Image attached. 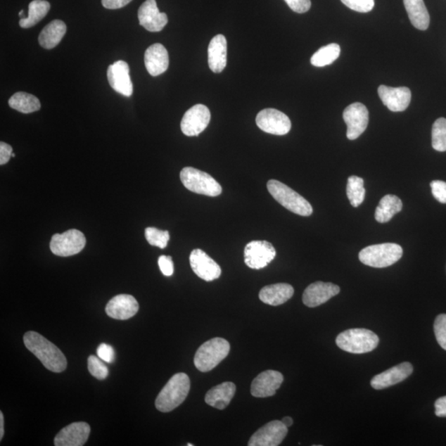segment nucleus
Segmentation results:
<instances>
[{
	"label": "nucleus",
	"instance_id": "1",
	"mask_svg": "<svg viewBox=\"0 0 446 446\" xmlns=\"http://www.w3.org/2000/svg\"><path fill=\"white\" fill-rule=\"evenodd\" d=\"M23 341L27 350L50 371L60 373L68 367V360L61 350L37 332H27Z\"/></svg>",
	"mask_w": 446,
	"mask_h": 446
},
{
	"label": "nucleus",
	"instance_id": "2",
	"mask_svg": "<svg viewBox=\"0 0 446 446\" xmlns=\"http://www.w3.org/2000/svg\"><path fill=\"white\" fill-rule=\"evenodd\" d=\"M191 390L186 374L179 373L170 379L155 400V407L163 412H172L184 402Z\"/></svg>",
	"mask_w": 446,
	"mask_h": 446
},
{
	"label": "nucleus",
	"instance_id": "3",
	"mask_svg": "<svg viewBox=\"0 0 446 446\" xmlns=\"http://www.w3.org/2000/svg\"><path fill=\"white\" fill-rule=\"evenodd\" d=\"M336 343L340 349L346 352L364 354L376 349L379 339L371 331L355 329L341 332L336 338Z\"/></svg>",
	"mask_w": 446,
	"mask_h": 446
},
{
	"label": "nucleus",
	"instance_id": "4",
	"mask_svg": "<svg viewBox=\"0 0 446 446\" xmlns=\"http://www.w3.org/2000/svg\"><path fill=\"white\" fill-rule=\"evenodd\" d=\"M268 191L272 197L286 210L298 215H312V207L305 198L278 180L272 179L267 183Z\"/></svg>",
	"mask_w": 446,
	"mask_h": 446
},
{
	"label": "nucleus",
	"instance_id": "5",
	"mask_svg": "<svg viewBox=\"0 0 446 446\" xmlns=\"http://www.w3.org/2000/svg\"><path fill=\"white\" fill-rule=\"evenodd\" d=\"M230 349V344L225 339L216 338L208 340L198 349L194 364L199 371H211L229 355Z\"/></svg>",
	"mask_w": 446,
	"mask_h": 446
},
{
	"label": "nucleus",
	"instance_id": "6",
	"mask_svg": "<svg viewBox=\"0 0 446 446\" xmlns=\"http://www.w3.org/2000/svg\"><path fill=\"white\" fill-rule=\"evenodd\" d=\"M402 246L395 243H383L367 246L360 250L359 259L364 265L374 268H386L402 258Z\"/></svg>",
	"mask_w": 446,
	"mask_h": 446
},
{
	"label": "nucleus",
	"instance_id": "7",
	"mask_svg": "<svg viewBox=\"0 0 446 446\" xmlns=\"http://www.w3.org/2000/svg\"><path fill=\"white\" fill-rule=\"evenodd\" d=\"M180 179L189 191L210 197H217L222 192V186L210 174L196 168L185 167L180 172Z\"/></svg>",
	"mask_w": 446,
	"mask_h": 446
},
{
	"label": "nucleus",
	"instance_id": "8",
	"mask_svg": "<svg viewBox=\"0 0 446 446\" xmlns=\"http://www.w3.org/2000/svg\"><path fill=\"white\" fill-rule=\"evenodd\" d=\"M85 244L87 238L82 232L70 229L52 236L50 248L54 255L68 257L79 253L84 248Z\"/></svg>",
	"mask_w": 446,
	"mask_h": 446
},
{
	"label": "nucleus",
	"instance_id": "9",
	"mask_svg": "<svg viewBox=\"0 0 446 446\" xmlns=\"http://www.w3.org/2000/svg\"><path fill=\"white\" fill-rule=\"evenodd\" d=\"M255 121L260 129L277 136L288 134L292 127L289 117L274 108H267L260 111Z\"/></svg>",
	"mask_w": 446,
	"mask_h": 446
},
{
	"label": "nucleus",
	"instance_id": "10",
	"mask_svg": "<svg viewBox=\"0 0 446 446\" xmlns=\"http://www.w3.org/2000/svg\"><path fill=\"white\" fill-rule=\"evenodd\" d=\"M276 256L273 245L265 241H250L244 250L245 263L250 269H260L267 267Z\"/></svg>",
	"mask_w": 446,
	"mask_h": 446
},
{
	"label": "nucleus",
	"instance_id": "11",
	"mask_svg": "<svg viewBox=\"0 0 446 446\" xmlns=\"http://www.w3.org/2000/svg\"><path fill=\"white\" fill-rule=\"evenodd\" d=\"M210 120V109L203 104H196L184 113L180 127L185 136H196L206 129Z\"/></svg>",
	"mask_w": 446,
	"mask_h": 446
},
{
	"label": "nucleus",
	"instance_id": "12",
	"mask_svg": "<svg viewBox=\"0 0 446 446\" xmlns=\"http://www.w3.org/2000/svg\"><path fill=\"white\" fill-rule=\"evenodd\" d=\"M344 121L348 125L346 136L349 140H355L362 135L368 127L369 111L362 103H354L345 109Z\"/></svg>",
	"mask_w": 446,
	"mask_h": 446
},
{
	"label": "nucleus",
	"instance_id": "13",
	"mask_svg": "<svg viewBox=\"0 0 446 446\" xmlns=\"http://www.w3.org/2000/svg\"><path fill=\"white\" fill-rule=\"evenodd\" d=\"M288 434V427L282 421H272L251 436L249 446H278Z\"/></svg>",
	"mask_w": 446,
	"mask_h": 446
},
{
	"label": "nucleus",
	"instance_id": "14",
	"mask_svg": "<svg viewBox=\"0 0 446 446\" xmlns=\"http://www.w3.org/2000/svg\"><path fill=\"white\" fill-rule=\"evenodd\" d=\"M189 262L193 272L203 281L210 282L221 276L222 269L219 265L200 249L192 251Z\"/></svg>",
	"mask_w": 446,
	"mask_h": 446
},
{
	"label": "nucleus",
	"instance_id": "15",
	"mask_svg": "<svg viewBox=\"0 0 446 446\" xmlns=\"http://www.w3.org/2000/svg\"><path fill=\"white\" fill-rule=\"evenodd\" d=\"M107 75L109 84L116 92L126 97H130L134 93L129 65L125 61L117 60L109 65Z\"/></svg>",
	"mask_w": 446,
	"mask_h": 446
},
{
	"label": "nucleus",
	"instance_id": "16",
	"mask_svg": "<svg viewBox=\"0 0 446 446\" xmlns=\"http://www.w3.org/2000/svg\"><path fill=\"white\" fill-rule=\"evenodd\" d=\"M378 94L384 106L392 112L405 111L411 103V90L407 87L393 88L381 85Z\"/></svg>",
	"mask_w": 446,
	"mask_h": 446
},
{
	"label": "nucleus",
	"instance_id": "17",
	"mask_svg": "<svg viewBox=\"0 0 446 446\" xmlns=\"http://www.w3.org/2000/svg\"><path fill=\"white\" fill-rule=\"evenodd\" d=\"M140 25L149 32H160L168 23V17L160 13L155 0H146L139 11Z\"/></svg>",
	"mask_w": 446,
	"mask_h": 446
},
{
	"label": "nucleus",
	"instance_id": "18",
	"mask_svg": "<svg viewBox=\"0 0 446 446\" xmlns=\"http://www.w3.org/2000/svg\"><path fill=\"white\" fill-rule=\"evenodd\" d=\"M283 376L275 370H267L260 374L251 383L250 393L255 397H272L281 386Z\"/></svg>",
	"mask_w": 446,
	"mask_h": 446
},
{
	"label": "nucleus",
	"instance_id": "19",
	"mask_svg": "<svg viewBox=\"0 0 446 446\" xmlns=\"http://www.w3.org/2000/svg\"><path fill=\"white\" fill-rule=\"evenodd\" d=\"M340 287L332 283L315 282L310 284L302 295V302L310 307H319L340 293Z\"/></svg>",
	"mask_w": 446,
	"mask_h": 446
},
{
	"label": "nucleus",
	"instance_id": "20",
	"mask_svg": "<svg viewBox=\"0 0 446 446\" xmlns=\"http://www.w3.org/2000/svg\"><path fill=\"white\" fill-rule=\"evenodd\" d=\"M90 426L87 422H74L60 430L54 440L56 446H82L89 439Z\"/></svg>",
	"mask_w": 446,
	"mask_h": 446
},
{
	"label": "nucleus",
	"instance_id": "21",
	"mask_svg": "<svg viewBox=\"0 0 446 446\" xmlns=\"http://www.w3.org/2000/svg\"><path fill=\"white\" fill-rule=\"evenodd\" d=\"M139 310V302L134 296L128 294H120L113 298L106 308L108 316L117 320L129 319L135 316Z\"/></svg>",
	"mask_w": 446,
	"mask_h": 446
},
{
	"label": "nucleus",
	"instance_id": "22",
	"mask_svg": "<svg viewBox=\"0 0 446 446\" xmlns=\"http://www.w3.org/2000/svg\"><path fill=\"white\" fill-rule=\"evenodd\" d=\"M414 372V367L410 363L404 362L396 365L381 374H377L371 379V386L376 390L387 388L400 383L409 377Z\"/></svg>",
	"mask_w": 446,
	"mask_h": 446
},
{
	"label": "nucleus",
	"instance_id": "23",
	"mask_svg": "<svg viewBox=\"0 0 446 446\" xmlns=\"http://www.w3.org/2000/svg\"><path fill=\"white\" fill-rule=\"evenodd\" d=\"M144 63L151 77H158L165 73L169 68L170 60L167 50L163 44L151 45L145 52Z\"/></svg>",
	"mask_w": 446,
	"mask_h": 446
},
{
	"label": "nucleus",
	"instance_id": "24",
	"mask_svg": "<svg viewBox=\"0 0 446 446\" xmlns=\"http://www.w3.org/2000/svg\"><path fill=\"white\" fill-rule=\"evenodd\" d=\"M208 65L215 73H221L227 66V42L222 34L213 37L208 46Z\"/></svg>",
	"mask_w": 446,
	"mask_h": 446
},
{
	"label": "nucleus",
	"instance_id": "25",
	"mask_svg": "<svg viewBox=\"0 0 446 446\" xmlns=\"http://www.w3.org/2000/svg\"><path fill=\"white\" fill-rule=\"evenodd\" d=\"M293 293L294 289L291 284L281 283L264 287L259 297L265 305L279 306L291 300Z\"/></svg>",
	"mask_w": 446,
	"mask_h": 446
},
{
	"label": "nucleus",
	"instance_id": "26",
	"mask_svg": "<svg viewBox=\"0 0 446 446\" xmlns=\"http://www.w3.org/2000/svg\"><path fill=\"white\" fill-rule=\"evenodd\" d=\"M236 386L231 382H225L210 389L205 396L207 404L223 410L229 405L236 393Z\"/></svg>",
	"mask_w": 446,
	"mask_h": 446
},
{
	"label": "nucleus",
	"instance_id": "27",
	"mask_svg": "<svg viewBox=\"0 0 446 446\" xmlns=\"http://www.w3.org/2000/svg\"><path fill=\"white\" fill-rule=\"evenodd\" d=\"M412 25L425 31L430 25V15L423 0H403Z\"/></svg>",
	"mask_w": 446,
	"mask_h": 446
},
{
	"label": "nucleus",
	"instance_id": "28",
	"mask_svg": "<svg viewBox=\"0 0 446 446\" xmlns=\"http://www.w3.org/2000/svg\"><path fill=\"white\" fill-rule=\"evenodd\" d=\"M65 32V23L60 20H53L41 32L39 37V44L47 50L54 49L63 40Z\"/></svg>",
	"mask_w": 446,
	"mask_h": 446
},
{
	"label": "nucleus",
	"instance_id": "29",
	"mask_svg": "<svg viewBox=\"0 0 446 446\" xmlns=\"http://www.w3.org/2000/svg\"><path fill=\"white\" fill-rule=\"evenodd\" d=\"M402 210L401 199L392 194L383 197L376 211V219L379 223L390 221L393 216Z\"/></svg>",
	"mask_w": 446,
	"mask_h": 446
},
{
	"label": "nucleus",
	"instance_id": "30",
	"mask_svg": "<svg viewBox=\"0 0 446 446\" xmlns=\"http://www.w3.org/2000/svg\"><path fill=\"white\" fill-rule=\"evenodd\" d=\"M51 4L46 0H33L28 6V17L21 18L20 25L23 28L35 26L49 13Z\"/></svg>",
	"mask_w": 446,
	"mask_h": 446
},
{
	"label": "nucleus",
	"instance_id": "31",
	"mask_svg": "<svg viewBox=\"0 0 446 446\" xmlns=\"http://www.w3.org/2000/svg\"><path fill=\"white\" fill-rule=\"evenodd\" d=\"M9 106L23 113H31L39 111L41 108L39 99L32 94L25 92H18L8 101Z\"/></svg>",
	"mask_w": 446,
	"mask_h": 446
},
{
	"label": "nucleus",
	"instance_id": "32",
	"mask_svg": "<svg viewBox=\"0 0 446 446\" xmlns=\"http://www.w3.org/2000/svg\"><path fill=\"white\" fill-rule=\"evenodd\" d=\"M340 54V47L338 44H331L321 49L312 56L311 63L316 68H324L331 65L338 60Z\"/></svg>",
	"mask_w": 446,
	"mask_h": 446
},
{
	"label": "nucleus",
	"instance_id": "33",
	"mask_svg": "<svg viewBox=\"0 0 446 446\" xmlns=\"http://www.w3.org/2000/svg\"><path fill=\"white\" fill-rule=\"evenodd\" d=\"M346 194L351 205L355 208L359 207L364 200V179L355 175L350 177L348 187H346Z\"/></svg>",
	"mask_w": 446,
	"mask_h": 446
},
{
	"label": "nucleus",
	"instance_id": "34",
	"mask_svg": "<svg viewBox=\"0 0 446 446\" xmlns=\"http://www.w3.org/2000/svg\"><path fill=\"white\" fill-rule=\"evenodd\" d=\"M431 144L435 151H446V118L440 117L434 122L431 132Z\"/></svg>",
	"mask_w": 446,
	"mask_h": 446
},
{
	"label": "nucleus",
	"instance_id": "35",
	"mask_svg": "<svg viewBox=\"0 0 446 446\" xmlns=\"http://www.w3.org/2000/svg\"><path fill=\"white\" fill-rule=\"evenodd\" d=\"M146 239L151 246L164 249L167 246L170 241L168 231H161L155 227H147L145 230Z\"/></svg>",
	"mask_w": 446,
	"mask_h": 446
},
{
	"label": "nucleus",
	"instance_id": "36",
	"mask_svg": "<svg viewBox=\"0 0 446 446\" xmlns=\"http://www.w3.org/2000/svg\"><path fill=\"white\" fill-rule=\"evenodd\" d=\"M103 362L101 358L94 357V355L88 358L89 371L99 381L106 379L108 376V369Z\"/></svg>",
	"mask_w": 446,
	"mask_h": 446
},
{
	"label": "nucleus",
	"instance_id": "37",
	"mask_svg": "<svg viewBox=\"0 0 446 446\" xmlns=\"http://www.w3.org/2000/svg\"><path fill=\"white\" fill-rule=\"evenodd\" d=\"M434 331L436 340L446 350V314H440L436 317Z\"/></svg>",
	"mask_w": 446,
	"mask_h": 446
},
{
	"label": "nucleus",
	"instance_id": "38",
	"mask_svg": "<svg viewBox=\"0 0 446 446\" xmlns=\"http://www.w3.org/2000/svg\"><path fill=\"white\" fill-rule=\"evenodd\" d=\"M346 7L359 13H369L374 7V0H340Z\"/></svg>",
	"mask_w": 446,
	"mask_h": 446
},
{
	"label": "nucleus",
	"instance_id": "39",
	"mask_svg": "<svg viewBox=\"0 0 446 446\" xmlns=\"http://www.w3.org/2000/svg\"><path fill=\"white\" fill-rule=\"evenodd\" d=\"M431 193L440 203H446V183L441 180H434L431 183Z\"/></svg>",
	"mask_w": 446,
	"mask_h": 446
},
{
	"label": "nucleus",
	"instance_id": "40",
	"mask_svg": "<svg viewBox=\"0 0 446 446\" xmlns=\"http://www.w3.org/2000/svg\"><path fill=\"white\" fill-rule=\"evenodd\" d=\"M97 355L103 362L113 363L115 359V351L111 345L101 344L97 349Z\"/></svg>",
	"mask_w": 446,
	"mask_h": 446
},
{
	"label": "nucleus",
	"instance_id": "41",
	"mask_svg": "<svg viewBox=\"0 0 446 446\" xmlns=\"http://www.w3.org/2000/svg\"><path fill=\"white\" fill-rule=\"evenodd\" d=\"M293 12L303 13L310 11L311 0H284Z\"/></svg>",
	"mask_w": 446,
	"mask_h": 446
},
{
	"label": "nucleus",
	"instance_id": "42",
	"mask_svg": "<svg viewBox=\"0 0 446 446\" xmlns=\"http://www.w3.org/2000/svg\"><path fill=\"white\" fill-rule=\"evenodd\" d=\"M160 272L165 276H172L174 274V263L172 258L167 255H161L158 259Z\"/></svg>",
	"mask_w": 446,
	"mask_h": 446
},
{
	"label": "nucleus",
	"instance_id": "43",
	"mask_svg": "<svg viewBox=\"0 0 446 446\" xmlns=\"http://www.w3.org/2000/svg\"><path fill=\"white\" fill-rule=\"evenodd\" d=\"M13 154L11 146L6 142H0V165H4L8 163Z\"/></svg>",
	"mask_w": 446,
	"mask_h": 446
},
{
	"label": "nucleus",
	"instance_id": "44",
	"mask_svg": "<svg viewBox=\"0 0 446 446\" xmlns=\"http://www.w3.org/2000/svg\"><path fill=\"white\" fill-rule=\"evenodd\" d=\"M132 0H102L103 6L108 9H118L127 6Z\"/></svg>",
	"mask_w": 446,
	"mask_h": 446
},
{
	"label": "nucleus",
	"instance_id": "45",
	"mask_svg": "<svg viewBox=\"0 0 446 446\" xmlns=\"http://www.w3.org/2000/svg\"><path fill=\"white\" fill-rule=\"evenodd\" d=\"M435 414L439 417H446V396L438 398L435 402Z\"/></svg>",
	"mask_w": 446,
	"mask_h": 446
},
{
	"label": "nucleus",
	"instance_id": "46",
	"mask_svg": "<svg viewBox=\"0 0 446 446\" xmlns=\"http://www.w3.org/2000/svg\"><path fill=\"white\" fill-rule=\"evenodd\" d=\"M4 414H3V412H0V440L3 439L4 435Z\"/></svg>",
	"mask_w": 446,
	"mask_h": 446
},
{
	"label": "nucleus",
	"instance_id": "47",
	"mask_svg": "<svg viewBox=\"0 0 446 446\" xmlns=\"http://www.w3.org/2000/svg\"><path fill=\"white\" fill-rule=\"evenodd\" d=\"M282 422L284 425H286L288 427H288H291L293 423V421L291 416L283 417Z\"/></svg>",
	"mask_w": 446,
	"mask_h": 446
},
{
	"label": "nucleus",
	"instance_id": "48",
	"mask_svg": "<svg viewBox=\"0 0 446 446\" xmlns=\"http://www.w3.org/2000/svg\"><path fill=\"white\" fill-rule=\"evenodd\" d=\"M13 158H14V156H15V154H12Z\"/></svg>",
	"mask_w": 446,
	"mask_h": 446
},
{
	"label": "nucleus",
	"instance_id": "49",
	"mask_svg": "<svg viewBox=\"0 0 446 446\" xmlns=\"http://www.w3.org/2000/svg\"><path fill=\"white\" fill-rule=\"evenodd\" d=\"M192 445H193L192 444H188V446H192Z\"/></svg>",
	"mask_w": 446,
	"mask_h": 446
}]
</instances>
